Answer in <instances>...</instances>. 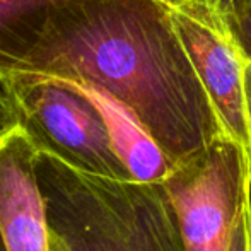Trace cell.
Returning <instances> with one entry per match:
<instances>
[{
  "mask_svg": "<svg viewBox=\"0 0 251 251\" xmlns=\"http://www.w3.org/2000/svg\"><path fill=\"white\" fill-rule=\"evenodd\" d=\"M26 43L9 48V82L79 79L126 104L175 164L222 135L169 14V0H79L45 14Z\"/></svg>",
  "mask_w": 251,
  "mask_h": 251,
  "instance_id": "6da1fadb",
  "label": "cell"
},
{
  "mask_svg": "<svg viewBox=\"0 0 251 251\" xmlns=\"http://www.w3.org/2000/svg\"><path fill=\"white\" fill-rule=\"evenodd\" d=\"M50 251H186L162 183L109 178L38 152Z\"/></svg>",
  "mask_w": 251,
  "mask_h": 251,
  "instance_id": "7a4b0ae2",
  "label": "cell"
},
{
  "mask_svg": "<svg viewBox=\"0 0 251 251\" xmlns=\"http://www.w3.org/2000/svg\"><path fill=\"white\" fill-rule=\"evenodd\" d=\"M245 152L219 135L200 154L178 162L162 181L186 251H231L241 205Z\"/></svg>",
  "mask_w": 251,
  "mask_h": 251,
  "instance_id": "3957f363",
  "label": "cell"
},
{
  "mask_svg": "<svg viewBox=\"0 0 251 251\" xmlns=\"http://www.w3.org/2000/svg\"><path fill=\"white\" fill-rule=\"evenodd\" d=\"M10 94L17 123L40 152L80 171L132 178L113 151L101 115L84 96L45 80L16 86Z\"/></svg>",
  "mask_w": 251,
  "mask_h": 251,
  "instance_id": "277c9868",
  "label": "cell"
},
{
  "mask_svg": "<svg viewBox=\"0 0 251 251\" xmlns=\"http://www.w3.org/2000/svg\"><path fill=\"white\" fill-rule=\"evenodd\" d=\"M169 14L207 93L224 137L251 151L245 102V58L210 0H169Z\"/></svg>",
  "mask_w": 251,
  "mask_h": 251,
  "instance_id": "5b68a950",
  "label": "cell"
},
{
  "mask_svg": "<svg viewBox=\"0 0 251 251\" xmlns=\"http://www.w3.org/2000/svg\"><path fill=\"white\" fill-rule=\"evenodd\" d=\"M38 152L19 123L0 142V231L9 251H50Z\"/></svg>",
  "mask_w": 251,
  "mask_h": 251,
  "instance_id": "8992f818",
  "label": "cell"
},
{
  "mask_svg": "<svg viewBox=\"0 0 251 251\" xmlns=\"http://www.w3.org/2000/svg\"><path fill=\"white\" fill-rule=\"evenodd\" d=\"M38 80L60 84L67 89L75 91L98 109L108 130L113 151L133 179L144 183H162L173 173L176 164L171 161V157L159 146V142L140 122L139 116L115 96L86 80L56 75L26 77L16 80L10 89L21 84L38 82Z\"/></svg>",
  "mask_w": 251,
  "mask_h": 251,
  "instance_id": "52a82bcc",
  "label": "cell"
},
{
  "mask_svg": "<svg viewBox=\"0 0 251 251\" xmlns=\"http://www.w3.org/2000/svg\"><path fill=\"white\" fill-rule=\"evenodd\" d=\"M74 2L79 0H0V55L10 43V34L26 21Z\"/></svg>",
  "mask_w": 251,
  "mask_h": 251,
  "instance_id": "ba28073f",
  "label": "cell"
},
{
  "mask_svg": "<svg viewBox=\"0 0 251 251\" xmlns=\"http://www.w3.org/2000/svg\"><path fill=\"white\" fill-rule=\"evenodd\" d=\"M245 60H251V0H210Z\"/></svg>",
  "mask_w": 251,
  "mask_h": 251,
  "instance_id": "9c48e42d",
  "label": "cell"
},
{
  "mask_svg": "<svg viewBox=\"0 0 251 251\" xmlns=\"http://www.w3.org/2000/svg\"><path fill=\"white\" fill-rule=\"evenodd\" d=\"M239 226H241L243 232L245 251H251V151L245 152L241 205H239Z\"/></svg>",
  "mask_w": 251,
  "mask_h": 251,
  "instance_id": "30bf717a",
  "label": "cell"
},
{
  "mask_svg": "<svg viewBox=\"0 0 251 251\" xmlns=\"http://www.w3.org/2000/svg\"><path fill=\"white\" fill-rule=\"evenodd\" d=\"M243 77H245L246 120H248V130H250V140H251V60H245V65H243Z\"/></svg>",
  "mask_w": 251,
  "mask_h": 251,
  "instance_id": "8fae6325",
  "label": "cell"
},
{
  "mask_svg": "<svg viewBox=\"0 0 251 251\" xmlns=\"http://www.w3.org/2000/svg\"><path fill=\"white\" fill-rule=\"evenodd\" d=\"M0 251H9V248H7V245H5V239H3V236H2V231H0Z\"/></svg>",
  "mask_w": 251,
  "mask_h": 251,
  "instance_id": "7c38bea8",
  "label": "cell"
},
{
  "mask_svg": "<svg viewBox=\"0 0 251 251\" xmlns=\"http://www.w3.org/2000/svg\"><path fill=\"white\" fill-rule=\"evenodd\" d=\"M7 135V133H3V135H0V142H2V139H3V137H5Z\"/></svg>",
  "mask_w": 251,
  "mask_h": 251,
  "instance_id": "4fadbf2b",
  "label": "cell"
}]
</instances>
